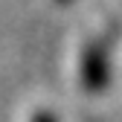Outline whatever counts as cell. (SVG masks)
I'll return each instance as SVG.
<instances>
[{"label":"cell","instance_id":"cell-1","mask_svg":"<svg viewBox=\"0 0 122 122\" xmlns=\"http://www.w3.org/2000/svg\"><path fill=\"white\" fill-rule=\"evenodd\" d=\"M111 79V55H108V44L93 41L81 55V84L90 93H102L108 87Z\"/></svg>","mask_w":122,"mask_h":122},{"label":"cell","instance_id":"cell-2","mask_svg":"<svg viewBox=\"0 0 122 122\" xmlns=\"http://www.w3.org/2000/svg\"><path fill=\"white\" fill-rule=\"evenodd\" d=\"M32 122H58V119H55L50 111H38V113L32 116Z\"/></svg>","mask_w":122,"mask_h":122},{"label":"cell","instance_id":"cell-3","mask_svg":"<svg viewBox=\"0 0 122 122\" xmlns=\"http://www.w3.org/2000/svg\"><path fill=\"white\" fill-rule=\"evenodd\" d=\"M55 3H73V0H55Z\"/></svg>","mask_w":122,"mask_h":122}]
</instances>
